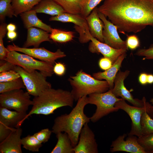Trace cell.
Here are the masks:
<instances>
[{"label": "cell", "instance_id": "obj_39", "mask_svg": "<svg viewBox=\"0 0 153 153\" xmlns=\"http://www.w3.org/2000/svg\"><path fill=\"white\" fill-rule=\"evenodd\" d=\"M16 128H11L0 123V143L6 139Z\"/></svg>", "mask_w": 153, "mask_h": 153}, {"label": "cell", "instance_id": "obj_16", "mask_svg": "<svg viewBox=\"0 0 153 153\" xmlns=\"http://www.w3.org/2000/svg\"><path fill=\"white\" fill-rule=\"evenodd\" d=\"M22 129L20 127L15 128L0 143V153H22L21 136Z\"/></svg>", "mask_w": 153, "mask_h": 153}, {"label": "cell", "instance_id": "obj_42", "mask_svg": "<svg viewBox=\"0 0 153 153\" xmlns=\"http://www.w3.org/2000/svg\"><path fill=\"white\" fill-rule=\"evenodd\" d=\"M112 64V62L110 59L104 57L101 58L99 61V67L105 71L109 69Z\"/></svg>", "mask_w": 153, "mask_h": 153}, {"label": "cell", "instance_id": "obj_9", "mask_svg": "<svg viewBox=\"0 0 153 153\" xmlns=\"http://www.w3.org/2000/svg\"><path fill=\"white\" fill-rule=\"evenodd\" d=\"M7 48L10 51L14 50L20 52L54 65L56 60L66 56L65 53L60 49H58L55 52H53L44 47L29 48L20 47L14 44L8 45Z\"/></svg>", "mask_w": 153, "mask_h": 153}, {"label": "cell", "instance_id": "obj_34", "mask_svg": "<svg viewBox=\"0 0 153 153\" xmlns=\"http://www.w3.org/2000/svg\"><path fill=\"white\" fill-rule=\"evenodd\" d=\"M7 26L6 24L2 23L0 26V59L1 60L5 59L10 52L3 44V39L7 31Z\"/></svg>", "mask_w": 153, "mask_h": 153}, {"label": "cell", "instance_id": "obj_7", "mask_svg": "<svg viewBox=\"0 0 153 153\" xmlns=\"http://www.w3.org/2000/svg\"><path fill=\"white\" fill-rule=\"evenodd\" d=\"M14 70L18 72L22 78L27 92L31 95L38 96L47 89L52 88L51 84L46 80V77L37 70L28 72L16 65Z\"/></svg>", "mask_w": 153, "mask_h": 153}, {"label": "cell", "instance_id": "obj_13", "mask_svg": "<svg viewBox=\"0 0 153 153\" xmlns=\"http://www.w3.org/2000/svg\"><path fill=\"white\" fill-rule=\"evenodd\" d=\"M98 12L104 24L103 36L105 43L116 49L128 50L126 41L122 40L120 37L117 27L108 20L103 14L98 11Z\"/></svg>", "mask_w": 153, "mask_h": 153}, {"label": "cell", "instance_id": "obj_3", "mask_svg": "<svg viewBox=\"0 0 153 153\" xmlns=\"http://www.w3.org/2000/svg\"><path fill=\"white\" fill-rule=\"evenodd\" d=\"M74 101L71 92L52 88L47 89L38 96L34 97L31 109L18 127H20L24 121L33 114L48 115L54 113L56 110L62 107H72Z\"/></svg>", "mask_w": 153, "mask_h": 153}, {"label": "cell", "instance_id": "obj_36", "mask_svg": "<svg viewBox=\"0 0 153 153\" xmlns=\"http://www.w3.org/2000/svg\"><path fill=\"white\" fill-rule=\"evenodd\" d=\"M52 133V131L46 128L42 129L33 135L42 143H45L48 141Z\"/></svg>", "mask_w": 153, "mask_h": 153}, {"label": "cell", "instance_id": "obj_33", "mask_svg": "<svg viewBox=\"0 0 153 153\" xmlns=\"http://www.w3.org/2000/svg\"><path fill=\"white\" fill-rule=\"evenodd\" d=\"M137 141L146 153L153 151V133L138 137Z\"/></svg>", "mask_w": 153, "mask_h": 153}, {"label": "cell", "instance_id": "obj_5", "mask_svg": "<svg viewBox=\"0 0 153 153\" xmlns=\"http://www.w3.org/2000/svg\"><path fill=\"white\" fill-rule=\"evenodd\" d=\"M122 99L116 97L111 89L105 92L88 95L87 98L88 104L94 105L96 107L95 112L90 117V121L95 122L110 113L118 111L119 109L115 107V104Z\"/></svg>", "mask_w": 153, "mask_h": 153}, {"label": "cell", "instance_id": "obj_12", "mask_svg": "<svg viewBox=\"0 0 153 153\" xmlns=\"http://www.w3.org/2000/svg\"><path fill=\"white\" fill-rule=\"evenodd\" d=\"M84 31L87 41H91L89 46V51L93 53H101L104 57L110 59L113 64L120 56L127 52V50L116 49L100 41L91 35L89 29H84Z\"/></svg>", "mask_w": 153, "mask_h": 153}, {"label": "cell", "instance_id": "obj_27", "mask_svg": "<svg viewBox=\"0 0 153 153\" xmlns=\"http://www.w3.org/2000/svg\"><path fill=\"white\" fill-rule=\"evenodd\" d=\"M61 6L66 12L80 14L81 0H53Z\"/></svg>", "mask_w": 153, "mask_h": 153}, {"label": "cell", "instance_id": "obj_45", "mask_svg": "<svg viewBox=\"0 0 153 153\" xmlns=\"http://www.w3.org/2000/svg\"><path fill=\"white\" fill-rule=\"evenodd\" d=\"M147 112L150 117L153 119V106L150 103L148 105Z\"/></svg>", "mask_w": 153, "mask_h": 153}, {"label": "cell", "instance_id": "obj_17", "mask_svg": "<svg viewBox=\"0 0 153 153\" xmlns=\"http://www.w3.org/2000/svg\"><path fill=\"white\" fill-rule=\"evenodd\" d=\"M126 55V53L122 54L109 69L103 72L94 73L93 74V76L97 80H105L108 83L110 89H112L114 86L115 78L121 67L122 62Z\"/></svg>", "mask_w": 153, "mask_h": 153}, {"label": "cell", "instance_id": "obj_32", "mask_svg": "<svg viewBox=\"0 0 153 153\" xmlns=\"http://www.w3.org/2000/svg\"><path fill=\"white\" fill-rule=\"evenodd\" d=\"M147 110L144 112L141 117V125L143 135L153 133V119L148 114Z\"/></svg>", "mask_w": 153, "mask_h": 153}, {"label": "cell", "instance_id": "obj_48", "mask_svg": "<svg viewBox=\"0 0 153 153\" xmlns=\"http://www.w3.org/2000/svg\"><path fill=\"white\" fill-rule=\"evenodd\" d=\"M150 102L152 104H153V98L151 99L150 100Z\"/></svg>", "mask_w": 153, "mask_h": 153}, {"label": "cell", "instance_id": "obj_10", "mask_svg": "<svg viewBox=\"0 0 153 153\" xmlns=\"http://www.w3.org/2000/svg\"><path fill=\"white\" fill-rule=\"evenodd\" d=\"M130 71L126 70L124 71H119L117 73L114 82V86L111 89L112 93L117 97H120L122 99L127 101L133 106L144 107L147 102L145 97L142 100L134 98L130 92L125 87L124 80L129 75Z\"/></svg>", "mask_w": 153, "mask_h": 153}, {"label": "cell", "instance_id": "obj_49", "mask_svg": "<svg viewBox=\"0 0 153 153\" xmlns=\"http://www.w3.org/2000/svg\"><path fill=\"white\" fill-rule=\"evenodd\" d=\"M150 153H153V151L151 152Z\"/></svg>", "mask_w": 153, "mask_h": 153}, {"label": "cell", "instance_id": "obj_14", "mask_svg": "<svg viewBox=\"0 0 153 153\" xmlns=\"http://www.w3.org/2000/svg\"><path fill=\"white\" fill-rule=\"evenodd\" d=\"M88 123H86L81 130L78 143L73 149L74 153L98 152L95 134Z\"/></svg>", "mask_w": 153, "mask_h": 153}, {"label": "cell", "instance_id": "obj_30", "mask_svg": "<svg viewBox=\"0 0 153 153\" xmlns=\"http://www.w3.org/2000/svg\"><path fill=\"white\" fill-rule=\"evenodd\" d=\"M12 1L0 0V20L1 22H3L6 17L12 18L15 16L12 5Z\"/></svg>", "mask_w": 153, "mask_h": 153}, {"label": "cell", "instance_id": "obj_20", "mask_svg": "<svg viewBox=\"0 0 153 153\" xmlns=\"http://www.w3.org/2000/svg\"><path fill=\"white\" fill-rule=\"evenodd\" d=\"M48 32L42 29L35 27L27 29V34L26 41L23 47L28 48L33 46L38 48L40 44L44 41H50Z\"/></svg>", "mask_w": 153, "mask_h": 153}, {"label": "cell", "instance_id": "obj_46", "mask_svg": "<svg viewBox=\"0 0 153 153\" xmlns=\"http://www.w3.org/2000/svg\"><path fill=\"white\" fill-rule=\"evenodd\" d=\"M8 31H14L16 29V26L13 24L10 23L7 27Z\"/></svg>", "mask_w": 153, "mask_h": 153}, {"label": "cell", "instance_id": "obj_47", "mask_svg": "<svg viewBox=\"0 0 153 153\" xmlns=\"http://www.w3.org/2000/svg\"><path fill=\"white\" fill-rule=\"evenodd\" d=\"M148 84H153V75L148 74Z\"/></svg>", "mask_w": 153, "mask_h": 153}, {"label": "cell", "instance_id": "obj_28", "mask_svg": "<svg viewBox=\"0 0 153 153\" xmlns=\"http://www.w3.org/2000/svg\"><path fill=\"white\" fill-rule=\"evenodd\" d=\"M21 144L26 149L33 152H38L42 146V143L33 135H28L21 139Z\"/></svg>", "mask_w": 153, "mask_h": 153}, {"label": "cell", "instance_id": "obj_41", "mask_svg": "<svg viewBox=\"0 0 153 153\" xmlns=\"http://www.w3.org/2000/svg\"><path fill=\"white\" fill-rule=\"evenodd\" d=\"M0 73L14 70L16 66L12 63L5 60H0Z\"/></svg>", "mask_w": 153, "mask_h": 153}, {"label": "cell", "instance_id": "obj_6", "mask_svg": "<svg viewBox=\"0 0 153 153\" xmlns=\"http://www.w3.org/2000/svg\"><path fill=\"white\" fill-rule=\"evenodd\" d=\"M5 60L19 66L28 72L38 70L46 77L51 76L54 73V65L51 64L36 60L30 56L16 51H10Z\"/></svg>", "mask_w": 153, "mask_h": 153}, {"label": "cell", "instance_id": "obj_29", "mask_svg": "<svg viewBox=\"0 0 153 153\" xmlns=\"http://www.w3.org/2000/svg\"><path fill=\"white\" fill-rule=\"evenodd\" d=\"M26 88L21 77L10 81L0 82V93Z\"/></svg>", "mask_w": 153, "mask_h": 153}, {"label": "cell", "instance_id": "obj_31", "mask_svg": "<svg viewBox=\"0 0 153 153\" xmlns=\"http://www.w3.org/2000/svg\"><path fill=\"white\" fill-rule=\"evenodd\" d=\"M104 0H81L80 14L85 18L92 10Z\"/></svg>", "mask_w": 153, "mask_h": 153}, {"label": "cell", "instance_id": "obj_22", "mask_svg": "<svg viewBox=\"0 0 153 153\" xmlns=\"http://www.w3.org/2000/svg\"><path fill=\"white\" fill-rule=\"evenodd\" d=\"M37 13L56 16L66 12L62 7L53 0H42L33 9Z\"/></svg>", "mask_w": 153, "mask_h": 153}, {"label": "cell", "instance_id": "obj_40", "mask_svg": "<svg viewBox=\"0 0 153 153\" xmlns=\"http://www.w3.org/2000/svg\"><path fill=\"white\" fill-rule=\"evenodd\" d=\"M65 65L61 62H55L53 67V72L56 75L62 76L65 72Z\"/></svg>", "mask_w": 153, "mask_h": 153}, {"label": "cell", "instance_id": "obj_35", "mask_svg": "<svg viewBox=\"0 0 153 153\" xmlns=\"http://www.w3.org/2000/svg\"><path fill=\"white\" fill-rule=\"evenodd\" d=\"M20 77L19 73L14 70L3 72L0 73V82L12 81Z\"/></svg>", "mask_w": 153, "mask_h": 153}, {"label": "cell", "instance_id": "obj_19", "mask_svg": "<svg viewBox=\"0 0 153 153\" xmlns=\"http://www.w3.org/2000/svg\"><path fill=\"white\" fill-rule=\"evenodd\" d=\"M27 112L11 111L0 107V123L11 128H17L19 123L25 117Z\"/></svg>", "mask_w": 153, "mask_h": 153}, {"label": "cell", "instance_id": "obj_8", "mask_svg": "<svg viewBox=\"0 0 153 153\" xmlns=\"http://www.w3.org/2000/svg\"><path fill=\"white\" fill-rule=\"evenodd\" d=\"M30 95L22 89L14 90L0 94V106L9 109L26 112L29 107L33 104Z\"/></svg>", "mask_w": 153, "mask_h": 153}, {"label": "cell", "instance_id": "obj_2", "mask_svg": "<svg viewBox=\"0 0 153 153\" xmlns=\"http://www.w3.org/2000/svg\"><path fill=\"white\" fill-rule=\"evenodd\" d=\"M87 96L79 99L75 107L68 114H65L56 117L54 120L52 131L56 134L64 132L67 134L74 148L77 144L79 135L84 125L90 121L84 112L88 104Z\"/></svg>", "mask_w": 153, "mask_h": 153}, {"label": "cell", "instance_id": "obj_43", "mask_svg": "<svg viewBox=\"0 0 153 153\" xmlns=\"http://www.w3.org/2000/svg\"><path fill=\"white\" fill-rule=\"evenodd\" d=\"M148 74L145 73H142L140 74L138 78L140 84L143 85L148 84Z\"/></svg>", "mask_w": 153, "mask_h": 153}, {"label": "cell", "instance_id": "obj_24", "mask_svg": "<svg viewBox=\"0 0 153 153\" xmlns=\"http://www.w3.org/2000/svg\"><path fill=\"white\" fill-rule=\"evenodd\" d=\"M58 139L55 146L51 153H74L71 140L67 133L62 132L56 134Z\"/></svg>", "mask_w": 153, "mask_h": 153}, {"label": "cell", "instance_id": "obj_18", "mask_svg": "<svg viewBox=\"0 0 153 153\" xmlns=\"http://www.w3.org/2000/svg\"><path fill=\"white\" fill-rule=\"evenodd\" d=\"M85 19L91 35L100 41L104 42L103 36L104 24L99 17L98 8H95Z\"/></svg>", "mask_w": 153, "mask_h": 153}, {"label": "cell", "instance_id": "obj_11", "mask_svg": "<svg viewBox=\"0 0 153 153\" xmlns=\"http://www.w3.org/2000/svg\"><path fill=\"white\" fill-rule=\"evenodd\" d=\"M149 104L147 102L144 107H138L128 105L123 99L116 103L115 107L125 111L131 119V129L128 135H135L137 137L143 135L141 125V117L144 112L147 110Z\"/></svg>", "mask_w": 153, "mask_h": 153}, {"label": "cell", "instance_id": "obj_15", "mask_svg": "<svg viewBox=\"0 0 153 153\" xmlns=\"http://www.w3.org/2000/svg\"><path fill=\"white\" fill-rule=\"evenodd\" d=\"M128 135L126 140V134L119 136L113 141L111 145L110 151L111 152H125L131 153H146L138 143V137L135 135Z\"/></svg>", "mask_w": 153, "mask_h": 153}, {"label": "cell", "instance_id": "obj_26", "mask_svg": "<svg viewBox=\"0 0 153 153\" xmlns=\"http://www.w3.org/2000/svg\"><path fill=\"white\" fill-rule=\"evenodd\" d=\"M74 34L72 31H65L52 28L49 37L55 42L65 43L73 39L74 37Z\"/></svg>", "mask_w": 153, "mask_h": 153}, {"label": "cell", "instance_id": "obj_37", "mask_svg": "<svg viewBox=\"0 0 153 153\" xmlns=\"http://www.w3.org/2000/svg\"><path fill=\"white\" fill-rule=\"evenodd\" d=\"M126 41L128 49L134 50L140 46V42L138 37L136 35L128 36Z\"/></svg>", "mask_w": 153, "mask_h": 153}, {"label": "cell", "instance_id": "obj_1", "mask_svg": "<svg viewBox=\"0 0 153 153\" xmlns=\"http://www.w3.org/2000/svg\"><path fill=\"white\" fill-rule=\"evenodd\" d=\"M98 10L122 33H136L147 26L153 27V0H105Z\"/></svg>", "mask_w": 153, "mask_h": 153}, {"label": "cell", "instance_id": "obj_21", "mask_svg": "<svg viewBox=\"0 0 153 153\" xmlns=\"http://www.w3.org/2000/svg\"><path fill=\"white\" fill-rule=\"evenodd\" d=\"M34 9L22 13L20 14L24 27L27 29L36 27L50 33L52 28L44 23L37 17Z\"/></svg>", "mask_w": 153, "mask_h": 153}, {"label": "cell", "instance_id": "obj_38", "mask_svg": "<svg viewBox=\"0 0 153 153\" xmlns=\"http://www.w3.org/2000/svg\"><path fill=\"white\" fill-rule=\"evenodd\" d=\"M135 55L139 56H144L145 59L153 60V45L148 48H142L138 50Z\"/></svg>", "mask_w": 153, "mask_h": 153}, {"label": "cell", "instance_id": "obj_25", "mask_svg": "<svg viewBox=\"0 0 153 153\" xmlns=\"http://www.w3.org/2000/svg\"><path fill=\"white\" fill-rule=\"evenodd\" d=\"M42 0H12V5L14 12V16L31 10Z\"/></svg>", "mask_w": 153, "mask_h": 153}, {"label": "cell", "instance_id": "obj_4", "mask_svg": "<svg viewBox=\"0 0 153 153\" xmlns=\"http://www.w3.org/2000/svg\"><path fill=\"white\" fill-rule=\"evenodd\" d=\"M72 88L71 91L75 101L84 96L105 92L110 89L106 80L95 78L82 70L78 71L68 79Z\"/></svg>", "mask_w": 153, "mask_h": 153}, {"label": "cell", "instance_id": "obj_23", "mask_svg": "<svg viewBox=\"0 0 153 153\" xmlns=\"http://www.w3.org/2000/svg\"><path fill=\"white\" fill-rule=\"evenodd\" d=\"M49 20L58 21L63 22L72 23L76 26L84 29H89L87 22L85 18L83 17L80 14H73L65 12L50 17Z\"/></svg>", "mask_w": 153, "mask_h": 153}, {"label": "cell", "instance_id": "obj_44", "mask_svg": "<svg viewBox=\"0 0 153 153\" xmlns=\"http://www.w3.org/2000/svg\"><path fill=\"white\" fill-rule=\"evenodd\" d=\"M7 35L8 38L12 41L16 37L17 34L15 31H8Z\"/></svg>", "mask_w": 153, "mask_h": 153}]
</instances>
